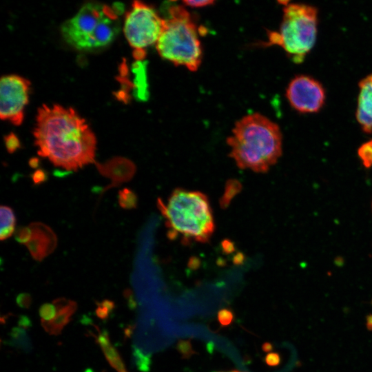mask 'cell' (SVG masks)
I'll use <instances>...</instances> for the list:
<instances>
[{
    "label": "cell",
    "instance_id": "obj_1",
    "mask_svg": "<svg viewBox=\"0 0 372 372\" xmlns=\"http://www.w3.org/2000/svg\"><path fill=\"white\" fill-rule=\"evenodd\" d=\"M33 136L38 154L54 166L76 172L96 163L95 134L72 107L42 105L37 110Z\"/></svg>",
    "mask_w": 372,
    "mask_h": 372
},
{
    "label": "cell",
    "instance_id": "obj_2",
    "mask_svg": "<svg viewBox=\"0 0 372 372\" xmlns=\"http://www.w3.org/2000/svg\"><path fill=\"white\" fill-rule=\"evenodd\" d=\"M227 144L230 156L238 167L265 172L281 155L282 134L276 123L254 113L236 123Z\"/></svg>",
    "mask_w": 372,
    "mask_h": 372
},
{
    "label": "cell",
    "instance_id": "obj_3",
    "mask_svg": "<svg viewBox=\"0 0 372 372\" xmlns=\"http://www.w3.org/2000/svg\"><path fill=\"white\" fill-rule=\"evenodd\" d=\"M157 205L169 228V237L206 242L214 233L212 210L204 194L176 189L165 203L158 199Z\"/></svg>",
    "mask_w": 372,
    "mask_h": 372
},
{
    "label": "cell",
    "instance_id": "obj_4",
    "mask_svg": "<svg viewBox=\"0 0 372 372\" xmlns=\"http://www.w3.org/2000/svg\"><path fill=\"white\" fill-rule=\"evenodd\" d=\"M118 11L107 5L89 3L61 27L64 40L77 50L98 49L110 44L120 31Z\"/></svg>",
    "mask_w": 372,
    "mask_h": 372
},
{
    "label": "cell",
    "instance_id": "obj_5",
    "mask_svg": "<svg viewBox=\"0 0 372 372\" xmlns=\"http://www.w3.org/2000/svg\"><path fill=\"white\" fill-rule=\"evenodd\" d=\"M168 11L156 50L164 59L196 71L203 56L198 28L183 6H172Z\"/></svg>",
    "mask_w": 372,
    "mask_h": 372
},
{
    "label": "cell",
    "instance_id": "obj_6",
    "mask_svg": "<svg viewBox=\"0 0 372 372\" xmlns=\"http://www.w3.org/2000/svg\"><path fill=\"white\" fill-rule=\"evenodd\" d=\"M318 9L304 3H287L279 31L269 34V44L280 46L296 63L302 62L315 45Z\"/></svg>",
    "mask_w": 372,
    "mask_h": 372
},
{
    "label": "cell",
    "instance_id": "obj_7",
    "mask_svg": "<svg viewBox=\"0 0 372 372\" xmlns=\"http://www.w3.org/2000/svg\"><path fill=\"white\" fill-rule=\"evenodd\" d=\"M164 19L150 6L133 2L125 14L123 32L130 45L137 51V59L143 57L144 50L156 44L163 29Z\"/></svg>",
    "mask_w": 372,
    "mask_h": 372
},
{
    "label": "cell",
    "instance_id": "obj_8",
    "mask_svg": "<svg viewBox=\"0 0 372 372\" xmlns=\"http://www.w3.org/2000/svg\"><path fill=\"white\" fill-rule=\"evenodd\" d=\"M30 82L17 74L1 77L0 81V117L14 125H20L28 103Z\"/></svg>",
    "mask_w": 372,
    "mask_h": 372
},
{
    "label": "cell",
    "instance_id": "obj_9",
    "mask_svg": "<svg viewBox=\"0 0 372 372\" xmlns=\"http://www.w3.org/2000/svg\"><path fill=\"white\" fill-rule=\"evenodd\" d=\"M286 96L293 109L301 113H315L323 106L325 91L322 84L307 75H298L289 83Z\"/></svg>",
    "mask_w": 372,
    "mask_h": 372
},
{
    "label": "cell",
    "instance_id": "obj_10",
    "mask_svg": "<svg viewBox=\"0 0 372 372\" xmlns=\"http://www.w3.org/2000/svg\"><path fill=\"white\" fill-rule=\"evenodd\" d=\"M29 227L32 236L25 246L32 257L41 261L55 249L57 245L56 236L50 227L40 222L32 223Z\"/></svg>",
    "mask_w": 372,
    "mask_h": 372
},
{
    "label": "cell",
    "instance_id": "obj_11",
    "mask_svg": "<svg viewBox=\"0 0 372 372\" xmlns=\"http://www.w3.org/2000/svg\"><path fill=\"white\" fill-rule=\"evenodd\" d=\"M95 164L99 172L112 180V184L103 191L130 180L136 171L135 165L123 157H114L104 163Z\"/></svg>",
    "mask_w": 372,
    "mask_h": 372
},
{
    "label": "cell",
    "instance_id": "obj_12",
    "mask_svg": "<svg viewBox=\"0 0 372 372\" xmlns=\"http://www.w3.org/2000/svg\"><path fill=\"white\" fill-rule=\"evenodd\" d=\"M359 94L356 118L362 130L372 132V74L363 78L358 84Z\"/></svg>",
    "mask_w": 372,
    "mask_h": 372
},
{
    "label": "cell",
    "instance_id": "obj_13",
    "mask_svg": "<svg viewBox=\"0 0 372 372\" xmlns=\"http://www.w3.org/2000/svg\"><path fill=\"white\" fill-rule=\"evenodd\" d=\"M52 303L56 309L55 318L49 322L41 321V324L48 333L58 335L70 320L77 304L74 301L64 298H56Z\"/></svg>",
    "mask_w": 372,
    "mask_h": 372
},
{
    "label": "cell",
    "instance_id": "obj_14",
    "mask_svg": "<svg viewBox=\"0 0 372 372\" xmlns=\"http://www.w3.org/2000/svg\"><path fill=\"white\" fill-rule=\"evenodd\" d=\"M96 342L101 347L107 360L114 369L118 372H127L120 355L110 342L107 331L99 333L96 337Z\"/></svg>",
    "mask_w": 372,
    "mask_h": 372
},
{
    "label": "cell",
    "instance_id": "obj_15",
    "mask_svg": "<svg viewBox=\"0 0 372 372\" xmlns=\"http://www.w3.org/2000/svg\"><path fill=\"white\" fill-rule=\"evenodd\" d=\"M0 238L4 240L15 232L16 217L12 209L8 206H1Z\"/></svg>",
    "mask_w": 372,
    "mask_h": 372
},
{
    "label": "cell",
    "instance_id": "obj_16",
    "mask_svg": "<svg viewBox=\"0 0 372 372\" xmlns=\"http://www.w3.org/2000/svg\"><path fill=\"white\" fill-rule=\"evenodd\" d=\"M118 204L125 209H132L136 207L137 196L128 188H123L118 192Z\"/></svg>",
    "mask_w": 372,
    "mask_h": 372
},
{
    "label": "cell",
    "instance_id": "obj_17",
    "mask_svg": "<svg viewBox=\"0 0 372 372\" xmlns=\"http://www.w3.org/2000/svg\"><path fill=\"white\" fill-rule=\"evenodd\" d=\"M358 154L365 167H372V140L361 145L358 148Z\"/></svg>",
    "mask_w": 372,
    "mask_h": 372
},
{
    "label": "cell",
    "instance_id": "obj_18",
    "mask_svg": "<svg viewBox=\"0 0 372 372\" xmlns=\"http://www.w3.org/2000/svg\"><path fill=\"white\" fill-rule=\"evenodd\" d=\"M11 336L14 345H19L25 350L30 348V344L28 341V335L23 329H14L11 333Z\"/></svg>",
    "mask_w": 372,
    "mask_h": 372
},
{
    "label": "cell",
    "instance_id": "obj_19",
    "mask_svg": "<svg viewBox=\"0 0 372 372\" xmlns=\"http://www.w3.org/2000/svg\"><path fill=\"white\" fill-rule=\"evenodd\" d=\"M133 355L139 370L147 372L149 369L150 358L148 354H144L140 349L134 348Z\"/></svg>",
    "mask_w": 372,
    "mask_h": 372
},
{
    "label": "cell",
    "instance_id": "obj_20",
    "mask_svg": "<svg viewBox=\"0 0 372 372\" xmlns=\"http://www.w3.org/2000/svg\"><path fill=\"white\" fill-rule=\"evenodd\" d=\"M39 315L41 321L49 322L52 320L56 315V309L53 303H45L39 309Z\"/></svg>",
    "mask_w": 372,
    "mask_h": 372
},
{
    "label": "cell",
    "instance_id": "obj_21",
    "mask_svg": "<svg viewBox=\"0 0 372 372\" xmlns=\"http://www.w3.org/2000/svg\"><path fill=\"white\" fill-rule=\"evenodd\" d=\"M32 231L29 225L26 227H20L17 228L14 232L16 240L25 245L30 241Z\"/></svg>",
    "mask_w": 372,
    "mask_h": 372
},
{
    "label": "cell",
    "instance_id": "obj_22",
    "mask_svg": "<svg viewBox=\"0 0 372 372\" xmlns=\"http://www.w3.org/2000/svg\"><path fill=\"white\" fill-rule=\"evenodd\" d=\"M114 307V304L113 302L105 300L101 302L98 303L96 313L99 318L105 319L109 316Z\"/></svg>",
    "mask_w": 372,
    "mask_h": 372
},
{
    "label": "cell",
    "instance_id": "obj_23",
    "mask_svg": "<svg viewBox=\"0 0 372 372\" xmlns=\"http://www.w3.org/2000/svg\"><path fill=\"white\" fill-rule=\"evenodd\" d=\"M217 317L220 325L226 327L231 324L234 318V315L231 310L223 309L218 312Z\"/></svg>",
    "mask_w": 372,
    "mask_h": 372
},
{
    "label": "cell",
    "instance_id": "obj_24",
    "mask_svg": "<svg viewBox=\"0 0 372 372\" xmlns=\"http://www.w3.org/2000/svg\"><path fill=\"white\" fill-rule=\"evenodd\" d=\"M5 144L9 153L14 152L20 147V142L18 138L13 134H10L5 137Z\"/></svg>",
    "mask_w": 372,
    "mask_h": 372
},
{
    "label": "cell",
    "instance_id": "obj_25",
    "mask_svg": "<svg viewBox=\"0 0 372 372\" xmlns=\"http://www.w3.org/2000/svg\"><path fill=\"white\" fill-rule=\"evenodd\" d=\"M177 349L183 358H189L195 353L189 341L182 340L178 342Z\"/></svg>",
    "mask_w": 372,
    "mask_h": 372
},
{
    "label": "cell",
    "instance_id": "obj_26",
    "mask_svg": "<svg viewBox=\"0 0 372 372\" xmlns=\"http://www.w3.org/2000/svg\"><path fill=\"white\" fill-rule=\"evenodd\" d=\"M31 178L34 185H40L48 179V173L43 169H38L31 174Z\"/></svg>",
    "mask_w": 372,
    "mask_h": 372
},
{
    "label": "cell",
    "instance_id": "obj_27",
    "mask_svg": "<svg viewBox=\"0 0 372 372\" xmlns=\"http://www.w3.org/2000/svg\"><path fill=\"white\" fill-rule=\"evenodd\" d=\"M16 301L20 307L28 309L32 302V298L28 293H21L17 296Z\"/></svg>",
    "mask_w": 372,
    "mask_h": 372
},
{
    "label": "cell",
    "instance_id": "obj_28",
    "mask_svg": "<svg viewBox=\"0 0 372 372\" xmlns=\"http://www.w3.org/2000/svg\"><path fill=\"white\" fill-rule=\"evenodd\" d=\"M214 1L208 0H198V1H184L183 3L186 6L192 7V8H202L207 6L209 5L213 4Z\"/></svg>",
    "mask_w": 372,
    "mask_h": 372
},
{
    "label": "cell",
    "instance_id": "obj_29",
    "mask_svg": "<svg viewBox=\"0 0 372 372\" xmlns=\"http://www.w3.org/2000/svg\"><path fill=\"white\" fill-rule=\"evenodd\" d=\"M280 360V356L276 353H269L265 357V362L269 366L278 365Z\"/></svg>",
    "mask_w": 372,
    "mask_h": 372
},
{
    "label": "cell",
    "instance_id": "obj_30",
    "mask_svg": "<svg viewBox=\"0 0 372 372\" xmlns=\"http://www.w3.org/2000/svg\"><path fill=\"white\" fill-rule=\"evenodd\" d=\"M39 159L37 158H32L29 161V165L32 168H37L39 166Z\"/></svg>",
    "mask_w": 372,
    "mask_h": 372
},
{
    "label": "cell",
    "instance_id": "obj_31",
    "mask_svg": "<svg viewBox=\"0 0 372 372\" xmlns=\"http://www.w3.org/2000/svg\"><path fill=\"white\" fill-rule=\"evenodd\" d=\"M262 349L265 352H269L272 349V345L269 342H265L262 344Z\"/></svg>",
    "mask_w": 372,
    "mask_h": 372
},
{
    "label": "cell",
    "instance_id": "obj_32",
    "mask_svg": "<svg viewBox=\"0 0 372 372\" xmlns=\"http://www.w3.org/2000/svg\"><path fill=\"white\" fill-rule=\"evenodd\" d=\"M84 372H95L91 369H87Z\"/></svg>",
    "mask_w": 372,
    "mask_h": 372
},
{
    "label": "cell",
    "instance_id": "obj_33",
    "mask_svg": "<svg viewBox=\"0 0 372 372\" xmlns=\"http://www.w3.org/2000/svg\"><path fill=\"white\" fill-rule=\"evenodd\" d=\"M231 372H240V371H232Z\"/></svg>",
    "mask_w": 372,
    "mask_h": 372
}]
</instances>
